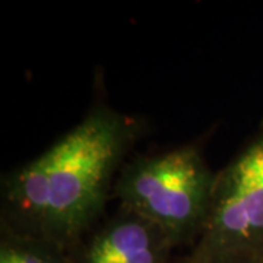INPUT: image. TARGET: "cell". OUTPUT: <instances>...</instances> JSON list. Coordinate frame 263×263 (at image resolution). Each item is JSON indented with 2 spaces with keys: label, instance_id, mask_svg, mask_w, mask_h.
I'll return each mask as SVG.
<instances>
[{
  "label": "cell",
  "instance_id": "1",
  "mask_svg": "<svg viewBox=\"0 0 263 263\" xmlns=\"http://www.w3.org/2000/svg\"><path fill=\"white\" fill-rule=\"evenodd\" d=\"M136 124L97 107L44 154L3 176L2 228L75 247L94 230Z\"/></svg>",
  "mask_w": 263,
  "mask_h": 263
},
{
  "label": "cell",
  "instance_id": "2",
  "mask_svg": "<svg viewBox=\"0 0 263 263\" xmlns=\"http://www.w3.org/2000/svg\"><path fill=\"white\" fill-rule=\"evenodd\" d=\"M216 173L193 145L141 155L123 165L113 186L120 208L161 227L176 245L195 241L211 209Z\"/></svg>",
  "mask_w": 263,
  "mask_h": 263
},
{
  "label": "cell",
  "instance_id": "5",
  "mask_svg": "<svg viewBox=\"0 0 263 263\" xmlns=\"http://www.w3.org/2000/svg\"><path fill=\"white\" fill-rule=\"evenodd\" d=\"M65 247L44 238L16 234L2 228L0 263H72Z\"/></svg>",
  "mask_w": 263,
  "mask_h": 263
},
{
  "label": "cell",
  "instance_id": "3",
  "mask_svg": "<svg viewBox=\"0 0 263 263\" xmlns=\"http://www.w3.org/2000/svg\"><path fill=\"white\" fill-rule=\"evenodd\" d=\"M263 256V127L216 173L192 263H254Z\"/></svg>",
  "mask_w": 263,
  "mask_h": 263
},
{
  "label": "cell",
  "instance_id": "6",
  "mask_svg": "<svg viewBox=\"0 0 263 263\" xmlns=\"http://www.w3.org/2000/svg\"><path fill=\"white\" fill-rule=\"evenodd\" d=\"M254 263H263V256L262 257H260V259H259V260H256V262Z\"/></svg>",
  "mask_w": 263,
  "mask_h": 263
},
{
  "label": "cell",
  "instance_id": "4",
  "mask_svg": "<svg viewBox=\"0 0 263 263\" xmlns=\"http://www.w3.org/2000/svg\"><path fill=\"white\" fill-rule=\"evenodd\" d=\"M174 246L161 227L120 208L95 227L82 246L78 263H164Z\"/></svg>",
  "mask_w": 263,
  "mask_h": 263
}]
</instances>
